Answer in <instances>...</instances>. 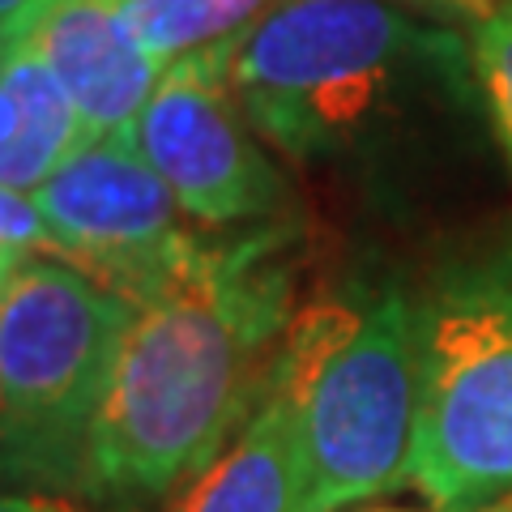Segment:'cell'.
<instances>
[{
	"instance_id": "9a60e30c",
	"label": "cell",
	"mask_w": 512,
	"mask_h": 512,
	"mask_svg": "<svg viewBox=\"0 0 512 512\" xmlns=\"http://www.w3.org/2000/svg\"><path fill=\"white\" fill-rule=\"evenodd\" d=\"M43 9V0H0V52L22 39L30 18Z\"/></svg>"
},
{
	"instance_id": "4fadbf2b",
	"label": "cell",
	"mask_w": 512,
	"mask_h": 512,
	"mask_svg": "<svg viewBox=\"0 0 512 512\" xmlns=\"http://www.w3.org/2000/svg\"><path fill=\"white\" fill-rule=\"evenodd\" d=\"M0 252H56V239L47 231L35 197L5 184H0Z\"/></svg>"
},
{
	"instance_id": "8992f818",
	"label": "cell",
	"mask_w": 512,
	"mask_h": 512,
	"mask_svg": "<svg viewBox=\"0 0 512 512\" xmlns=\"http://www.w3.org/2000/svg\"><path fill=\"white\" fill-rule=\"evenodd\" d=\"M124 137L205 227L265 218L282 201V180L248 133L222 47L175 60Z\"/></svg>"
},
{
	"instance_id": "2e32d148",
	"label": "cell",
	"mask_w": 512,
	"mask_h": 512,
	"mask_svg": "<svg viewBox=\"0 0 512 512\" xmlns=\"http://www.w3.org/2000/svg\"><path fill=\"white\" fill-rule=\"evenodd\" d=\"M13 124H18V107H13V99H9L5 82H0V141H9Z\"/></svg>"
},
{
	"instance_id": "8fae6325",
	"label": "cell",
	"mask_w": 512,
	"mask_h": 512,
	"mask_svg": "<svg viewBox=\"0 0 512 512\" xmlns=\"http://www.w3.org/2000/svg\"><path fill=\"white\" fill-rule=\"evenodd\" d=\"M278 0H124V22L158 69L227 47L265 18Z\"/></svg>"
},
{
	"instance_id": "3957f363",
	"label": "cell",
	"mask_w": 512,
	"mask_h": 512,
	"mask_svg": "<svg viewBox=\"0 0 512 512\" xmlns=\"http://www.w3.org/2000/svg\"><path fill=\"white\" fill-rule=\"evenodd\" d=\"M436 5L278 0L248 35L222 47L248 124L299 158L355 146L397 94V82L466 60Z\"/></svg>"
},
{
	"instance_id": "30bf717a",
	"label": "cell",
	"mask_w": 512,
	"mask_h": 512,
	"mask_svg": "<svg viewBox=\"0 0 512 512\" xmlns=\"http://www.w3.org/2000/svg\"><path fill=\"white\" fill-rule=\"evenodd\" d=\"M0 82L18 107L9 141H0V184L35 192L77 146H86V128L73 99L30 47L9 43L0 52Z\"/></svg>"
},
{
	"instance_id": "7a4b0ae2",
	"label": "cell",
	"mask_w": 512,
	"mask_h": 512,
	"mask_svg": "<svg viewBox=\"0 0 512 512\" xmlns=\"http://www.w3.org/2000/svg\"><path fill=\"white\" fill-rule=\"evenodd\" d=\"M291 414L295 512H338L406 483L419 402L414 299L402 282L295 316L265 372Z\"/></svg>"
},
{
	"instance_id": "ac0fdd59",
	"label": "cell",
	"mask_w": 512,
	"mask_h": 512,
	"mask_svg": "<svg viewBox=\"0 0 512 512\" xmlns=\"http://www.w3.org/2000/svg\"><path fill=\"white\" fill-rule=\"evenodd\" d=\"M380 512H393V508H380Z\"/></svg>"
},
{
	"instance_id": "9c48e42d",
	"label": "cell",
	"mask_w": 512,
	"mask_h": 512,
	"mask_svg": "<svg viewBox=\"0 0 512 512\" xmlns=\"http://www.w3.org/2000/svg\"><path fill=\"white\" fill-rule=\"evenodd\" d=\"M180 512H295L291 414L278 393L261 389L239 440L192 478Z\"/></svg>"
},
{
	"instance_id": "e0dca14e",
	"label": "cell",
	"mask_w": 512,
	"mask_h": 512,
	"mask_svg": "<svg viewBox=\"0 0 512 512\" xmlns=\"http://www.w3.org/2000/svg\"><path fill=\"white\" fill-rule=\"evenodd\" d=\"M18 261H22V252H0V299H5V286L13 278V269H18Z\"/></svg>"
},
{
	"instance_id": "5b68a950",
	"label": "cell",
	"mask_w": 512,
	"mask_h": 512,
	"mask_svg": "<svg viewBox=\"0 0 512 512\" xmlns=\"http://www.w3.org/2000/svg\"><path fill=\"white\" fill-rule=\"evenodd\" d=\"M419 402L406 483L440 512L512 500V248L470 256L414 299Z\"/></svg>"
},
{
	"instance_id": "52a82bcc",
	"label": "cell",
	"mask_w": 512,
	"mask_h": 512,
	"mask_svg": "<svg viewBox=\"0 0 512 512\" xmlns=\"http://www.w3.org/2000/svg\"><path fill=\"white\" fill-rule=\"evenodd\" d=\"M64 261L116 286L128 299L192 252L197 235L180 227V201L128 137L77 146L30 192Z\"/></svg>"
},
{
	"instance_id": "ba28073f",
	"label": "cell",
	"mask_w": 512,
	"mask_h": 512,
	"mask_svg": "<svg viewBox=\"0 0 512 512\" xmlns=\"http://www.w3.org/2000/svg\"><path fill=\"white\" fill-rule=\"evenodd\" d=\"M18 43L64 86L86 141L124 133L163 77L128 30L124 0H43Z\"/></svg>"
},
{
	"instance_id": "277c9868",
	"label": "cell",
	"mask_w": 512,
	"mask_h": 512,
	"mask_svg": "<svg viewBox=\"0 0 512 512\" xmlns=\"http://www.w3.org/2000/svg\"><path fill=\"white\" fill-rule=\"evenodd\" d=\"M124 325L128 299L82 265L18 261L0 299V483L82 495Z\"/></svg>"
},
{
	"instance_id": "7c38bea8",
	"label": "cell",
	"mask_w": 512,
	"mask_h": 512,
	"mask_svg": "<svg viewBox=\"0 0 512 512\" xmlns=\"http://www.w3.org/2000/svg\"><path fill=\"white\" fill-rule=\"evenodd\" d=\"M470 69L483 90V103L491 111L495 137L512 163V5L487 13L474 26V43H470Z\"/></svg>"
},
{
	"instance_id": "6da1fadb",
	"label": "cell",
	"mask_w": 512,
	"mask_h": 512,
	"mask_svg": "<svg viewBox=\"0 0 512 512\" xmlns=\"http://www.w3.org/2000/svg\"><path fill=\"white\" fill-rule=\"evenodd\" d=\"M286 316V278L261 244L205 248L128 295V325L90 431L82 500L146 508L214 466L239 414L261 402L265 342Z\"/></svg>"
},
{
	"instance_id": "5bb4252c",
	"label": "cell",
	"mask_w": 512,
	"mask_h": 512,
	"mask_svg": "<svg viewBox=\"0 0 512 512\" xmlns=\"http://www.w3.org/2000/svg\"><path fill=\"white\" fill-rule=\"evenodd\" d=\"M0 512H90L56 491H0Z\"/></svg>"
}]
</instances>
